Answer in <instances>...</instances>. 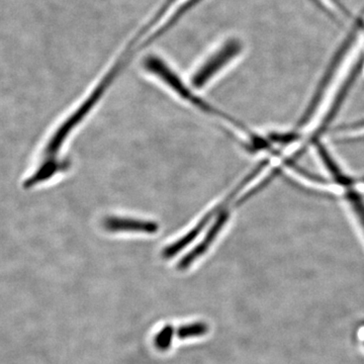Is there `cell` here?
Instances as JSON below:
<instances>
[{
    "label": "cell",
    "instance_id": "obj_1",
    "mask_svg": "<svg viewBox=\"0 0 364 364\" xmlns=\"http://www.w3.org/2000/svg\"><path fill=\"white\" fill-rule=\"evenodd\" d=\"M143 65L150 73L154 74L158 78L161 79L163 82L167 86H169L176 95H178L179 97L182 98V100L191 102V105H195V107L200 109V111L207 112L208 114H212V116L227 119L229 123H231L235 127L238 126V122L234 121L232 117L227 116L224 112L218 111L215 107H210L207 102H203L200 97H196L195 93L189 90L188 85L177 75L176 72L172 70V69L170 68L163 60L160 59L159 57L148 56V58L144 60Z\"/></svg>",
    "mask_w": 364,
    "mask_h": 364
},
{
    "label": "cell",
    "instance_id": "obj_2",
    "mask_svg": "<svg viewBox=\"0 0 364 364\" xmlns=\"http://www.w3.org/2000/svg\"><path fill=\"white\" fill-rule=\"evenodd\" d=\"M242 48L243 46H242L240 40L238 39H231L225 43L220 50L214 53L196 70L195 75L191 79L193 85L196 88H200L207 85L208 80L214 77L218 72L221 71L230 62L233 61L237 56L240 55Z\"/></svg>",
    "mask_w": 364,
    "mask_h": 364
},
{
    "label": "cell",
    "instance_id": "obj_3",
    "mask_svg": "<svg viewBox=\"0 0 364 364\" xmlns=\"http://www.w3.org/2000/svg\"><path fill=\"white\" fill-rule=\"evenodd\" d=\"M228 220H229V213H228V210H222L219 214V218L215 219L214 225L210 228L208 234L205 235V239H203L195 249H193L191 252L186 254V255L179 261L178 264H177V269L181 270V272L188 269L189 267H191L195 261L202 257L203 255H205L210 246H212V244L214 243L215 239H217L218 235L222 231L223 227L225 226Z\"/></svg>",
    "mask_w": 364,
    "mask_h": 364
},
{
    "label": "cell",
    "instance_id": "obj_4",
    "mask_svg": "<svg viewBox=\"0 0 364 364\" xmlns=\"http://www.w3.org/2000/svg\"><path fill=\"white\" fill-rule=\"evenodd\" d=\"M102 226L109 232H135V233L155 234L159 229L156 223L132 219V218L107 217Z\"/></svg>",
    "mask_w": 364,
    "mask_h": 364
},
{
    "label": "cell",
    "instance_id": "obj_5",
    "mask_svg": "<svg viewBox=\"0 0 364 364\" xmlns=\"http://www.w3.org/2000/svg\"><path fill=\"white\" fill-rule=\"evenodd\" d=\"M200 1V0H188L186 4H182L181 9H179L178 11H177L176 13L171 16V18H170V20L167 21L165 25H163L161 28H159V30H158L157 32L154 33V35L151 36L149 39L147 40V42H145L144 46L151 44V43L154 42V41L158 39V38L161 37L163 33L168 32V30H170L172 26L176 25L177 21L181 20L182 16L188 13L189 9H193V6H196V4H198Z\"/></svg>",
    "mask_w": 364,
    "mask_h": 364
},
{
    "label": "cell",
    "instance_id": "obj_6",
    "mask_svg": "<svg viewBox=\"0 0 364 364\" xmlns=\"http://www.w3.org/2000/svg\"><path fill=\"white\" fill-rule=\"evenodd\" d=\"M208 325L205 322L191 323L183 325L177 330V336L181 340L196 338V337L205 336L208 332Z\"/></svg>",
    "mask_w": 364,
    "mask_h": 364
},
{
    "label": "cell",
    "instance_id": "obj_7",
    "mask_svg": "<svg viewBox=\"0 0 364 364\" xmlns=\"http://www.w3.org/2000/svg\"><path fill=\"white\" fill-rule=\"evenodd\" d=\"M174 328L171 325H166L157 333L154 338V345L158 351L165 352L168 350L172 345Z\"/></svg>",
    "mask_w": 364,
    "mask_h": 364
},
{
    "label": "cell",
    "instance_id": "obj_8",
    "mask_svg": "<svg viewBox=\"0 0 364 364\" xmlns=\"http://www.w3.org/2000/svg\"><path fill=\"white\" fill-rule=\"evenodd\" d=\"M346 198L350 203L354 214L358 215V222L360 223L364 231V202L363 198L355 191H351L347 193Z\"/></svg>",
    "mask_w": 364,
    "mask_h": 364
}]
</instances>
